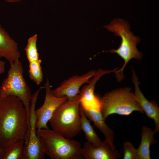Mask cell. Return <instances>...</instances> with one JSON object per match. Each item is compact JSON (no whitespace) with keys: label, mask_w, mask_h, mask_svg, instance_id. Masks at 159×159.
<instances>
[{"label":"cell","mask_w":159,"mask_h":159,"mask_svg":"<svg viewBox=\"0 0 159 159\" xmlns=\"http://www.w3.org/2000/svg\"><path fill=\"white\" fill-rule=\"evenodd\" d=\"M6 1L9 3H15L19 2L23 0H5Z\"/></svg>","instance_id":"603a6c76"},{"label":"cell","mask_w":159,"mask_h":159,"mask_svg":"<svg viewBox=\"0 0 159 159\" xmlns=\"http://www.w3.org/2000/svg\"><path fill=\"white\" fill-rule=\"evenodd\" d=\"M29 120L21 101L16 97L0 98V145L6 149L14 143L25 140Z\"/></svg>","instance_id":"6da1fadb"},{"label":"cell","mask_w":159,"mask_h":159,"mask_svg":"<svg viewBox=\"0 0 159 159\" xmlns=\"http://www.w3.org/2000/svg\"><path fill=\"white\" fill-rule=\"evenodd\" d=\"M130 88L117 89L106 93L100 100V111L103 119L117 114L127 116L133 112H144Z\"/></svg>","instance_id":"5b68a950"},{"label":"cell","mask_w":159,"mask_h":159,"mask_svg":"<svg viewBox=\"0 0 159 159\" xmlns=\"http://www.w3.org/2000/svg\"><path fill=\"white\" fill-rule=\"evenodd\" d=\"M5 70V62L0 60V75L4 72Z\"/></svg>","instance_id":"44dd1931"},{"label":"cell","mask_w":159,"mask_h":159,"mask_svg":"<svg viewBox=\"0 0 159 159\" xmlns=\"http://www.w3.org/2000/svg\"><path fill=\"white\" fill-rule=\"evenodd\" d=\"M104 27L113 32L115 35L120 37L121 39L118 48L116 49H112L107 51L117 54L124 61L120 69L115 72L118 80L120 81L124 78L123 71L128 62L133 58L140 59L142 58V54L138 51L136 47L137 44L140 41V39L130 31V26L128 22L122 19H115Z\"/></svg>","instance_id":"3957f363"},{"label":"cell","mask_w":159,"mask_h":159,"mask_svg":"<svg viewBox=\"0 0 159 159\" xmlns=\"http://www.w3.org/2000/svg\"><path fill=\"white\" fill-rule=\"evenodd\" d=\"M80 102L79 94L60 105L49 122L52 129L69 139L78 134L82 130Z\"/></svg>","instance_id":"7a4b0ae2"},{"label":"cell","mask_w":159,"mask_h":159,"mask_svg":"<svg viewBox=\"0 0 159 159\" xmlns=\"http://www.w3.org/2000/svg\"><path fill=\"white\" fill-rule=\"evenodd\" d=\"M80 109L82 130L84 132L87 142L91 143L95 147L98 146L102 141L95 131L91 124L90 120L85 114L80 105Z\"/></svg>","instance_id":"2e32d148"},{"label":"cell","mask_w":159,"mask_h":159,"mask_svg":"<svg viewBox=\"0 0 159 159\" xmlns=\"http://www.w3.org/2000/svg\"><path fill=\"white\" fill-rule=\"evenodd\" d=\"M155 133L151 129L145 126L142 127L141 142L137 149L139 159H151L150 146L157 142L154 138Z\"/></svg>","instance_id":"9a60e30c"},{"label":"cell","mask_w":159,"mask_h":159,"mask_svg":"<svg viewBox=\"0 0 159 159\" xmlns=\"http://www.w3.org/2000/svg\"><path fill=\"white\" fill-rule=\"evenodd\" d=\"M41 88H40L32 95L30 106L29 125L25 140L23 153L24 159H43L45 157L44 143L37 133L35 114L36 104Z\"/></svg>","instance_id":"52a82bcc"},{"label":"cell","mask_w":159,"mask_h":159,"mask_svg":"<svg viewBox=\"0 0 159 159\" xmlns=\"http://www.w3.org/2000/svg\"><path fill=\"white\" fill-rule=\"evenodd\" d=\"M82 108L88 118L92 121L94 126L103 133L105 139L112 146L115 147L114 145V132L105 123V120L103 119L100 110Z\"/></svg>","instance_id":"5bb4252c"},{"label":"cell","mask_w":159,"mask_h":159,"mask_svg":"<svg viewBox=\"0 0 159 159\" xmlns=\"http://www.w3.org/2000/svg\"><path fill=\"white\" fill-rule=\"evenodd\" d=\"M7 76L0 87V98L17 97L23 103L29 120L32 95L30 89L24 76V69L19 59L9 62Z\"/></svg>","instance_id":"8992f818"},{"label":"cell","mask_w":159,"mask_h":159,"mask_svg":"<svg viewBox=\"0 0 159 159\" xmlns=\"http://www.w3.org/2000/svg\"><path fill=\"white\" fill-rule=\"evenodd\" d=\"M41 62L40 59L37 61L29 62V77L37 85L42 82L43 79Z\"/></svg>","instance_id":"d6986e66"},{"label":"cell","mask_w":159,"mask_h":159,"mask_svg":"<svg viewBox=\"0 0 159 159\" xmlns=\"http://www.w3.org/2000/svg\"><path fill=\"white\" fill-rule=\"evenodd\" d=\"M132 81L135 86L134 93L135 99L148 117L153 120L155 125V133L159 131V107L153 102L148 101L145 97L139 87V82L135 71L132 69Z\"/></svg>","instance_id":"7c38bea8"},{"label":"cell","mask_w":159,"mask_h":159,"mask_svg":"<svg viewBox=\"0 0 159 159\" xmlns=\"http://www.w3.org/2000/svg\"><path fill=\"white\" fill-rule=\"evenodd\" d=\"M43 87L46 92L44 102L40 108L35 111L37 129H49L47 123L53 113L60 105L67 100L65 97H58L52 94L48 78Z\"/></svg>","instance_id":"ba28073f"},{"label":"cell","mask_w":159,"mask_h":159,"mask_svg":"<svg viewBox=\"0 0 159 159\" xmlns=\"http://www.w3.org/2000/svg\"><path fill=\"white\" fill-rule=\"evenodd\" d=\"M37 34H35L28 39L24 50L29 62L39 60V55L37 48Z\"/></svg>","instance_id":"ac0fdd59"},{"label":"cell","mask_w":159,"mask_h":159,"mask_svg":"<svg viewBox=\"0 0 159 159\" xmlns=\"http://www.w3.org/2000/svg\"><path fill=\"white\" fill-rule=\"evenodd\" d=\"M81 155L86 159H117L121 156L115 147L112 146L106 139L97 147L87 141L85 142L82 148Z\"/></svg>","instance_id":"8fae6325"},{"label":"cell","mask_w":159,"mask_h":159,"mask_svg":"<svg viewBox=\"0 0 159 159\" xmlns=\"http://www.w3.org/2000/svg\"><path fill=\"white\" fill-rule=\"evenodd\" d=\"M24 142L20 140L11 145L6 149L2 159H24Z\"/></svg>","instance_id":"e0dca14e"},{"label":"cell","mask_w":159,"mask_h":159,"mask_svg":"<svg viewBox=\"0 0 159 159\" xmlns=\"http://www.w3.org/2000/svg\"><path fill=\"white\" fill-rule=\"evenodd\" d=\"M117 68L112 70L99 69L87 84L80 91V105L84 109L100 110V100L95 95L94 90L96 83L104 75L115 72Z\"/></svg>","instance_id":"30bf717a"},{"label":"cell","mask_w":159,"mask_h":159,"mask_svg":"<svg viewBox=\"0 0 159 159\" xmlns=\"http://www.w3.org/2000/svg\"><path fill=\"white\" fill-rule=\"evenodd\" d=\"M96 72L92 70L80 75H73L64 80L56 88L51 90V92L57 97H65L67 100L72 99L79 94L82 85L89 82Z\"/></svg>","instance_id":"9c48e42d"},{"label":"cell","mask_w":159,"mask_h":159,"mask_svg":"<svg viewBox=\"0 0 159 159\" xmlns=\"http://www.w3.org/2000/svg\"><path fill=\"white\" fill-rule=\"evenodd\" d=\"M20 57L18 44L0 24V58L4 57L10 62Z\"/></svg>","instance_id":"4fadbf2b"},{"label":"cell","mask_w":159,"mask_h":159,"mask_svg":"<svg viewBox=\"0 0 159 159\" xmlns=\"http://www.w3.org/2000/svg\"><path fill=\"white\" fill-rule=\"evenodd\" d=\"M6 149L0 145V159H2Z\"/></svg>","instance_id":"7402d4cb"},{"label":"cell","mask_w":159,"mask_h":159,"mask_svg":"<svg viewBox=\"0 0 159 159\" xmlns=\"http://www.w3.org/2000/svg\"><path fill=\"white\" fill-rule=\"evenodd\" d=\"M44 143L45 155L52 159H78L82 156L80 143L49 129H37Z\"/></svg>","instance_id":"277c9868"},{"label":"cell","mask_w":159,"mask_h":159,"mask_svg":"<svg viewBox=\"0 0 159 159\" xmlns=\"http://www.w3.org/2000/svg\"><path fill=\"white\" fill-rule=\"evenodd\" d=\"M123 159H139L137 149L129 141L124 142L123 145Z\"/></svg>","instance_id":"ffe728a7"}]
</instances>
